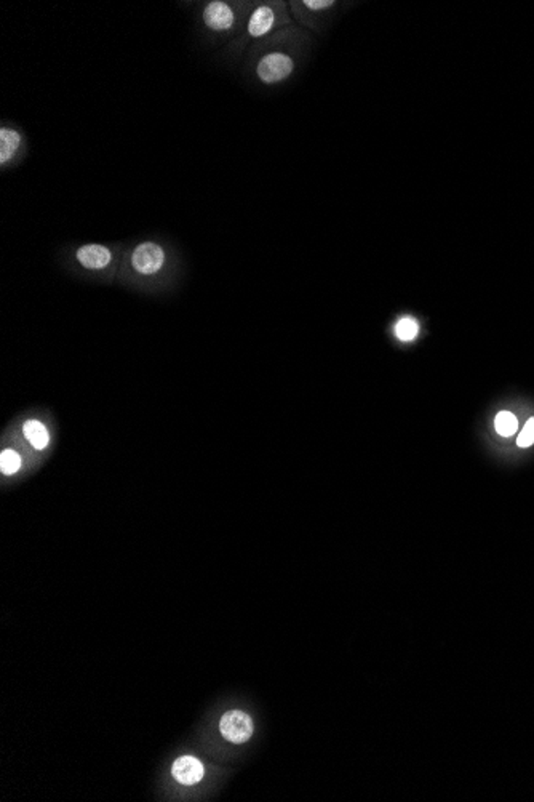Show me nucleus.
I'll use <instances>...</instances> for the list:
<instances>
[{
  "mask_svg": "<svg viewBox=\"0 0 534 802\" xmlns=\"http://www.w3.org/2000/svg\"><path fill=\"white\" fill-rule=\"evenodd\" d=\"M295 69V56L279 48L261 53L255 60V64L251 66L256 81H260L264 86H275V83L285 82L286 79L293 76Z\"/></svg>",
  "mask_w": 534,
  "mask_h": 802,
  "instance_id": "4",
  "label": "nucleus"
},
{
  "mask_svg": "<svg viewBox=\"0 0 534 802\" xmlns=\"http://www.w3.org/2000/svg\"><path fill=\"white\" fill-rule=\"evenodd\" d=\"M517 444H519V447H521V449L531 447V445L534 444V418H530V420L526 421V425L524 429H521Z\"/></svg>",
  "mask_w": 534,
  "mask_h": 802,
  "instance_id": "13",
  "label": "nucleus"
},
{
  "mask_svg": "<svg viewBox=\"0 0 534 802\" xmlns=\"http://www.w3.org/2000/svg\"><path fill=\"white\" fill-rule=\"evenodd\" d=\"M282 7L277 4H260L253 7L239 32V37L216 53V58L230 64L239 60L245 45L267 37L282 22Z\"/></svg>",
  "mask_w": 534,
  "mask_h": 802,
  "instance_id": "2",
  "label": "nucleus"
},
{
  "mask_svg": "<svg viewBox=\"0 0 534 802\" xmlns=\"http://www.w3.org/2000/svg\"><path fill=\"white\" fill-rule=\"evenodd\" d=\"M248 4L232 0H204L195 5L194 36L202 48L215 50L234 41L248 15Z\"/></svg>",
  "mask_w": 534,
  "mask_h": 802,
  "instance_id": "1",
  "label": "nucleus"
},
{
  "mask_svg": "<svg viewBox=\"0 0 534 802\" xmlns=\"http://www.w3.org/2000/svg\"><path fill=\"white\" fill-rule=\"evenodd\" d=\"M168 263L167 247L159 240L146 239L138 242L128 255V266L136 278L153 279L164 273Z\"/></svg>",
  "mask_w": 534,
  "mask_h": 802,
  "instance_id": "3",
  "label": "nucleus"
},
{
  "mask_svg": "<svg viewBox=\"0 0 534 802\" xmlns=\"http://www.w3.org/2000/svg\"><path fill=\"white\" fill-rule=\"evenodd\" d=\"M22 434H24L27 442H29L36 450H43L50 442L48 429L45 428L42 421L36 420V418L27 420L24 425H22Z\"/></svg>",
  "mask_w": 534,
  "mask_h": 802,
  "instance_id": "9",
  "label": "nucleus"
},
{
  "mask_svg": "<svg viewBox=\"0 0 534 802\" xmlns=\"http://www.w3.org/2000/svg\"><path fill=\"white\" fill-rule=\"evenodd\" d=\"M21 468V456L15 450H3L0 455V471L7 476L18 473Z\"/></svg>",
  "mask_w": 534,
  "mask_h": 802,
  "instance_id": "12",
  "label": "nucleus"
},
{
  "mask_svg": "<svg viewBox=\"0 0 534 802\" xmlns=\"http://www.w3.org/2000/svg\"><path fill=\"white\" fill-rule=\"evenodd\" d=\"M418 333H419V324L413 318H403L397 322L395 335L398 337V340L412 341L418 337Z\"/></svg>",
  "mask_w": 534,
  "mask_h": 802,
  "instance_id": "11",
  "label": "nucleus"
},
{
  "mask_svg": "<svg viewBox=\"0 0 534 802\" xmlns=\"http://www.w3.org/2000/svg\"><path fill=\"white\" fill-rule=\"evenodd\" d=\"M253 728H255V726H253V719L240 709L227 711V713L221 717V722H219L221 735L226 738L227 742L237 745L248 742L253 735Z\"/></svg>",
  "mask_w": 534,
  "mask_h": 802,
  "instance_id": "7",
  "label": "nucleus"
},
{
  "mask_svg": "<svg viewBox=\"0 0 534 802\" xmlns=\"http://www.w3.org/2000/svg\"><path fill=\"white\" fill-rule=\"evenodd\" d=\"M72 259L87 273H106L115 263V252L104 244H83L72 253Z\"/></svg>",
  "mask_w": 534,
  "mask_h": 802,
  "instance_id": "6",
  "label": "nucleus"
},
{
  "mask_svg": "<svg viewBox=\"0 0 534 802\" xmlns=\"http://www.w3.org/2000/svg\"><path fill=\"white\" fill-rule=\"evenodd\" d=\"M494 428H496V433L501 434L503 437H510L514 436L517 428H519V420H517V416L514 414H510V412H501V414L496 415Z\"/></svg>",
  "mask_w": 534,
  "mask_h": 802,
  "instance_id": "10",
  "label": "nucleus"
},
{
  "mask_svg": "<svg viewBox=\"0 0 534 802\" xmlns=\"http://www.w3.org/2000/svg\"><path fill=\"white\" fill-rule=\"evenodd\" d=\"M29 152V141L22 127L11 121L0 123V170L8 172L20 167Z\"/></svg>",
  "mask_w": 534,
  "mask_h": 802,
  "instance_id": "5",
  "label": "nucleus"
},
{
  "mask_svg": "<svg viewBox=\"0 0 534 802\" xmlns=\"http://www.w3.org/2000/svg\"><path fill=\"white\" fill-rule=\"evenodd\" d=\"M171 772L176 782L190 787V784L199 783L204 778L205 769L199 759L192 758V756H183V758L173 762Z\"/></svg>",
  "mask_w": 534,
  "mask_h": 802,
  "instance_id": "8",
  "label": "nucleus"
}]
</instances>
